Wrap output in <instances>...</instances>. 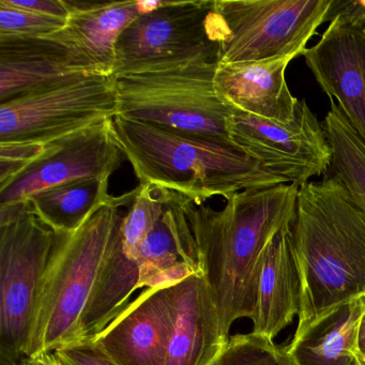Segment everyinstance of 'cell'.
<instances>
[{"instance_id":"cell-7","label":"cell","mask_w":365,"mask_h":365,"mask_svg":"<svg viewBox=\"0 0 365 365\" xmlns=\"http://www.w3.org/2000/svg\"><path fill=\"white\" fill-rule=\"evenodd\" d=\"M219 48L215 0L165 1L119 36L113 76L219 63Z\"/></svg>"},{"instance_id":"cell-31","label":"cell","mask_w":365,"mask_h":365,"mask_svg":"<svg viewBox=\"0 0 365 365\" xmlns=\"http://www.w3.org/2000/svg\"><path fill=\"white\" fill-rule=\"evenodd\" d=\"M354 29H360L363 33H365V16L362 19L360 23H359L358 26L354 27Z\"/></svg>"},{"instance_id":"cell-6","label":"cell","mask_w":365,"mask_h":365,"mask_svg":"<svg viewBox=\"0 0 365 365\" xmlns=\"http://www.w3.org/2000/svg\"><path fill=\"white\" fill-rule=\"evenodd\" d=\"M217 65L195 63L114 76L118 115L179 131L230 138L232 110L215 91Z\"/></svg>"},{"instance_id":"cell-4","label":"cell","mask_w":365,"mask_h":365,"mask_svg":"<svg viewBox=\"0 0 365 365\" xmlns=\"http://www.w3.org/2000/svg\"><path fill=\"white\" fill-rule=\"evenodd\" d=\"M133 191L112 196L72 234H57L27 356L82 341L83 317Z\"/></svg>"},{"instance_id":"cell-22","label":"cell","mask_w":365,"mask_h":365,"mask_svg":"<svg viewBox=\"0 0 365 365\" xmlns=\"http://www.w3.org/2000/svg\"><path fill=\"white\" fill-rule=\"evenodd\" d=\"M324 125L333 149L324 176L335 179L365 212V143L352 129L333 99Z\"/></svg>"},{"instance_id":"cell-19","label":"cell","mask_w":365,"mask_h":365,"mask_svg":"<svg viewBox=\"0 0 365 365\" xmlns=\"http://www.w3.org/2000/svg\"><path fill=\"white\" fill-rule=\"evenodd\" d=\"M290 226L282 228L264 249L256 286L252 332L272 341L300 312L301 279Z\"/></svg>"},{"instance_id":"cell-9","label":"cell","mask_w":365,"mask_h":365,"mask_svg":"<svg viewBox=\"0 0 365 365\" xmlns=\"http://www.w3.org/2000/svg\"><path fill=\"white\" fill-rule=\"evenodd\" d=\"M117 115L114 76L78 74L0 103V143L50 144Z\"/></svg>"},{"instance_id":"cell-26","label":"cell","mask_w":365,"mask_h":365,"mask_svg":"<svg viewBox=\"0 0 365 365\" xmlns=\"http://www.w3.org/2000/svg\"><path fill=\"white\" fill-rule=\"evenodd\" d=\"M54 352L63 365H118L93 337L61 346Z\"/></svg>"},{"instance_id":"cell-17","label":"cell","mask_w":365,"mask_h":365,"mask_svg":"<svg viewBox=\"0 0 365 365\" xmlns=\"http://www.w3.org/2000/svg\"><path fill=\"white\" fill-rule=\"evenodd\" d=\"M83 73L95 74L59 42L0 36V103Z\"/></svg>"},{"instance_id":"cell-23","label":"cell","mask_w":365,"mask_h":365,"mask_svg":"<svg viewBox=\"0 0 365 365\" xmlns=\"http://www.w3.org/2000/svg\"><path fill=\"white\" fill-rule=\"evenodd\" d=\"M210 365H296L286 348L272 339L251 332L230 336Z\"/></svg>"},{"instance_id":"cell-20","label":"cell","mask_w":365,"mask_h":365,"mask_svg":"<svg viewBox=\"0 0 365 365\" xmlns=\"http://www.w3.org/2000/svg\"><path fill=\"white\" fill-rule=\"evenodd\" d=\"M362 296L343 303L296 331L286 348L296 365H359L356 343Z\"/></svg>"},{"instance_id":"cell-27","label":"cell","mask_w":365,"mask_h":365,"mask_svg":"<svg viewBox=\"0 0 365 365\" xmlns=\"http://www.w3.org/2000/svg\"><path fill=\"white\" fill-rule=\"evenodd\" d=\"M0 4L18 8V9L27 10L35 14H44V16H56V18L68 20L67 8L63 0H0Z\"/></svg>"},{"instance_id":"cell-25","label":"cell","mask_w":365,"mask_h":365,"mask_svg":"<svg viewBox=\"0 0 365 365\" xmlns=\"http://www.w3.org/2000/svg\"><path fill=\"white\" fill-rule=\"evenodd\" d=\"M41 143H0V185L11 181L29 170L50 150Z\"/></svg>"},{"instance_id":"cell-29","label":"cell","mask_w":365,"mask_h":365,"mask_svg":"<svg viewBox=\"0 0 365 365\" xmlns=\"http://www.w3.org/2000/svg\"><path fill=\"white\" fill-rule=\"evenodd\" d=\"M363 300H364V309L359 322L356 343V360L360 365H365V294H363Z\"/></svg>"},{"instance_id":"cell-12","label":"cell","mask_w":365,"mask_h":365,"mask_svg":"<svg viewBox=\"0 0 365 365\" xmlns=\"http://www.w3.org/2000/svg\"><path fill=\"white\" fill-rule=\"evenodd\" d=\"M303 56L320 88L337 100L339 110L365 143V33L333 20Z\"/></svg>"},{"instance_id":"cell-28","label":"cell","mask_w":365,"mask_h":365,"mask_svg":"<svg viewBox=\"0 0 365 365\" xmlns=\"http://www.w3.org/2000/svg\"><path fill=\"white\" fill-rule=\"evenodd\" d=\"M14 365H63L54 351L41 352L35 356H26Z\"/></svg>"},{"instance_id":"cell-10","label":"cell","mask_w":365,"mask_h":365,"mask_svg":"<svg viewBox=\"0 0 365 365\" xmlns=\"http://www.w3.org/2000/svg\"><path fill=\"white\" fill-rule=\"evenodd\" d=\"M227 129L239 148L290 185L301 187L330 170L328 133L305 99L299 100L294 120L286 125L232 112Z\"/></svg>"},{"instance_id":"cell-30","label":"cell","mask_w":365,"mask_h":365,"mask_svg":"<svg viewBox=\"0 0 365 365\" xmlns=\"http://www.w3.org/2000/svg\"><path fill=\"white\" fill-rule=\"evenodd\" d=\"M164 4L165 1H138V10L140 14H150L159 9Z\"/></svg>"},{"instance_id":"cell-15","label":"cell","mask_w":365,"mask_h":365,"mask_svg":"<svg viewBox=\"0 0 365 365\" xmlns=\"http://www.w3.org/2000/svg\"><path fill=\"white\" fill-rule=\"evenodd\" d=\"M173 329L165 365H210L230 337L222 332L215 301L202 274L170 285Z\"/></svg>"},{"instance_id":"cell-5","label":"cell","mask_w":365,"mask_h":365,"mask_svg":"<svg viewBox=\"0 0 365 365\" xmlns=\"http://www.w3.org/2000/svg\"><path fill=\"white\" fill-rule=\"evenodd\" d=\"M57 234L31 202L0 206V364L26 358Z\"/></svg>"},{"instance_id":"cell-13","label":"cell","mask_w":365,"mask_h":365,"mask_svg":"<svg viewBox=\"0 0 365 365\" xmlns=\"http://www.w3.org/2000/svg\"><path fill=\"white\" fill-rule=\"evenodd\" d=\"M173 329L170 285L147 288L96 343L118 365H165Z\"/></svg>"},{"instance_id":"cell-24","label":"cell","mask_w":365,"mask_h":365,"mask_svg":"<svg viewBox=\"0 0 365 365\" xmlns=\"http://www.w3.org/2000/svg\"><path fill=\"white\" fill-rule=\"evenodd\" d=\"M65 19L44 16L0 4V36L44 38L61 31Z\"/></svg>"},{"instance_id":"cell-21","label":"cell","mask_w":365,"mask_h":365,"mask_svg":"<svg viewBox=\"0 0 365 365\" xmlns=\"http://www.w3.org/2000/svg\"><path fill=\"white\" fill-rule=\"evenodd\" d=\"M108 183L95 178L72 181L40 192L29 202L38 217L56 234H72L112 198Z\"/></svg>"},{"instance_id":"cell-14","label":"cell","mask_w":365,"mask_h":365,"mask_svg":"<svg viewBox=\"0 0 365 365\" xmlns=\"http://www.w3.org/2000/svg\"><path fill=\"white\" fill-rule=\"evenodd\" d=\"M294 57L260 61L219 63L215 87L232 112L243 113L275 123L294 120L299 100L292 96L285 72Z\"/></svg>"},{"instance_id":"cell-2","label":"cell","mask_w":365,"mask_h":365,"mask_svg":"<svg viewBox=\"0 0 365 365\" xmlns=\"http://www.w3.org/2000/svg\"><path fill=\"white\" fill-rule=\"evenodd\" d=\"M290 228L301 279L300 331L365 294V212L324 176L299 187Z\"/></svg>"},{"instance_id":"cell-1","label":"cell","mask_w":365,"mask_h":365,"mask_svg":"<svg viewBox=\"0 0 365 365\" xmlns=\"http://www.w3.org/2000/svg\"><path fill=\"white\" fill-rule=\"evenodd\" d=\"M298 193L290 183L245 190L226 197L222 210L187 200L200 272L227 339L236 320L253 318L262 253L282 228L292 225Z\"/></svg>"},{"instance_id":"cell-16","label":"cell","mask_w":365,"mask_h":365,"mask_svg":"<svg viewBox=\"0 0 365 365\" xmlns=\"http://www.w3.org/2000/svg\"><path fill=\"white\" fill-rule=\"evenodd\" d=\"M67 24L48 36L69 48L95 74L113 76L119 36L140 16L138 0L117 3L65 1Z\"/></svg>"},{"instance_id":"cell-8","label":"cell","mask_w":365,"mask_h":365,"mask_svg":"<svg viewBox=\"0 0 365 365\" xmlns=\"http://www.w3.org/2000/svg\"><path fill=\"white\" fill-rule=\"evenodd\" d=\"M332 0H215L219 63L304 54Z\"/></svg>"},{"instance_id":"cell-32","label":"cell","mask_w":365,"mask_h":365,"mask_svg":"<svg viewBox=\"0 0 365 365\" xmlns=\"http://www.w3.org/2000/svg\"><path fill=\"white\" fill-rule=\"evenodd\" d=\"M359 365H360V364H359Z\"/></svg>"},{"instance_id":"cell-18","label":"cell","mask_w":365,"mask_h":365,"mask_svg":"<svg viewBox=\"0 0 365 365\" xmlns=\"http://www.w3.org/2000/svg\"><path fill=\"white\" fill-rule=\"evenodd\" d=\"M189 198L173 192L165 212L140 245V288L174 285L202 274L197 247L185 206Z\"/></svg>"},{"instance_id":"cell-3","label":"cell","mask_w":365,"mask_h":365,"mask_svg":"<svg viewBox=\"0 0 365 365\" xmlns=\"http://www.w3.org/2000/svg\"><path fill=\"white\" fill-rule=\"evenodd\" d=\"M110 131L140 185H155L202 204L250 189L286 185L230 138L179 131L117 115Z\"/></svg>"},{"instance_id":"cell-11","label":"cell","mask_w":365,"mask_h":365,"mask_svg":"<svg viewBox=\"0 0 365 365\" xmlns=\"http://www.w3.org/2000/svg\"><path fill=\"white\" fill-rule=\"evenodd\" d=\"M123 155L113 138L110 119L55 140L42 159L0 185V206L29 202L40 192L72 181L110 180Z\"/></svg>"}]
</instances>
